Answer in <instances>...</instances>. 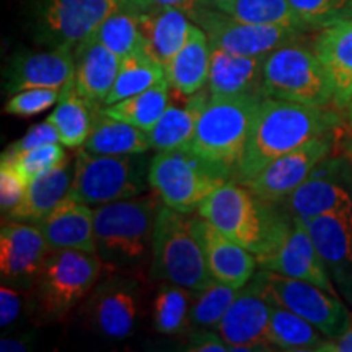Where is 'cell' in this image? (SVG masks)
Returning <instances> with one entry per match:
<instances>
[{"label": "cell", "mask_w": 352, "mask_h": 352, "mask_svg": "<svg viewBox=\"0 0 352 352\" xmlns=\"http://www.w3.org/2000/svg\"><path fill=\"white\" fill-rule=\"evenodd\" d=\"M331 124L323 108L264 96L254 113L236 182H248L276 158L328 134Z\"/></svg>", "instance_id": "6da1fadb"}, {"label": "cell", "mask_w": 352, "mask_h": 352, "mask_svg": "<svg viewBox=\"0 0 352 352\" xmlns=\"http://www.w3.org/2000/svg\"><path fill=\"white\" fill-rule=\"evenodd\" d=\"M263 98L209 100L197 121L188 148L227 182H236L254 113Z\"/></svg>", "instance_id": "7a4b0ae2"}, {"label": "cell", "mask_w": 352, "mask_h": 352, "mask_svg": "<svg viewBox=\"0 0 352 352\" xmlns=\"http://www.w3.org/2000/svg\"><path fill=\"white\" fill-rule=\"evenodd\" d=\"M160 204V197L153 192L94 209L96 253L107 266H135L152 254L153 226Z\"/></svg>", "instance_id": "3957f363"}, {"label": "cell", "mask_w": 352, "mask_h": 352, "mask_svg": "<svg viewBox=\"0 0 352 352\" xmlns=\"http://www.w3.org/2000/svg\"><path fill=\"white\" fill-rule=\"evenodd\" d=\"M151 267L155 279L178 284L192 292L214 283L192 230V217L164 202L158 208L153 226Z\"/></svg>", "instance_id": "277c9868"}, {"label": "cell", "mask_w": 352, "mask_h": 352, "mask_svg": "<svg viewBox=\"0 0 352 352\" xmlns=\"http://www.w3.org/2000/svg\"><path fill=\"white\" fill-rule=\"evenodd\" d=\"M151 160L144 153L98 155L80 147L74 160V178L67 197L98 208L140 196L147 189Z\"/></svg>", "instance_id": "5b68a950"}, {"label": "cell", "mask_w": 352, "mask_h": 352, "mask_svg": "<svg viewBox=\"0 0 352 352\" xmlns=\"http://www.w3.org/2000/svg\"><path fill=\"white\" fill-rule=\"evenodd\" d=\"M107 264L98 253L51 252L34 283V311L43 323L63 320L98 284Z\"/></svg>", "instance_id": "8992f818"}, {"label": "cell", "mask_w": 352, "mask_h": 352, "mask_svg": "<svg viewBox=\"0 0 352 352\" xmlns=\"http://www.w3.org/2000/svg\"><path fill=\"white\" fill-rule=\"evenodd\" d=\"M264 96L294 101L308 107L324 108L334 103L331 83L314 47L298 43H285L264 57Z\"/></svg>", "instance_id": "52a82bcc"}, {"label": "cell", "mask_w": 352, "mask_h": 352, "mask_svg": "<svg viewBox=\"0 0 352 352\" xmlns=\"http://www.w3.org/2000/svg\"><path fill=\"white\" fill-rule=\"evenodd\" d=\"M254 256L258 259V266L264 271L307 280L338 296L327 263L316 250L300 217L292 214L287 217L276 212L266 240Z\"/></svg>", "instance_id": "ba28073f"}, {"label": "cell", "mask_w": 352, "mask_h": 352, "mask_svg": "<svg viewBox=\"0 0 352 352\" xmlns=\"http://www.w3.org/2000/svg\"><path fill=\"white\" fill-rule=\"evenodd\" d=\"M272 204L254 196L245 184L228 179L201 202L196 212L235 243L258 254L277 212Z\"/></svg>", "instance_id": "9c48e42d"}, {"label": "cell", "mask_w": 352, "mask_h": 352, "mask_svg": "<svg viewBox=\"0 0 352 352\" xmlns=\"http://www.w3.org/2000/svg\"><path fill=\"white\" fill-rule=\"evenodd\" d=\"M222 176L189 148L157 152L148 168V186L171 209L191 214L201 202L226 183Z\"/></svg>", "instance_id": "30bf717a"}, {"label": "cell", "mask_w": 352, "mask_h": 352, "mask_svg": "<svg viewBox=\"0 0 352 352\" xmlns=\"http://www.w3.org/2000/svg\"><path fill=\"white\" fill-rule=\"evenodd\" d=\"M256 277L263 285L267 300L302 316L328 340L341 336L352 323V314L340 297L318 285L261 270Z\"/></svg>", "instance_id": "8fae6325"}, {"label": "cell", "mask_w": 352, "mask_h": 352, "mask_svg": "<svg viewBox=\"0 0 352 352\" xmlns=\"http://www.w3.org/2000/svg\"><path fill=\"white\" fill-rule=\"evenodd\" d=\"M127 0H38L34 36L50 47L76 50Z\"/></svg>", "instance_id": "7c38bea8"}, {"label": "cell", "mask_w": 352, "mask_h": 352, "mask_svg": "<svg viewBox=\"0 0 352 352\" xmlns=\"http://www.w3.org/2000/svg\"><path fill=\"white\" fill-rule=\"evenodd\" d=\"M189 19L204 30L210 47L236 56L266 57L283 44L298 39L303 33V30L290 26L246 23L219 8L199 3L189 13Z\"/></svg>", "instance_id": "4fadbf2b"}, {"label": "cell", "mask_w": 352, "mask_h": 352, "mask_svg": "<svg viewBox=\"0 0 352 352\" xmlns=\"http://www.w3.org/2000/svg\"><path fill=\"white\" fill-rule=\"evenodd\" d=\"M140 314V285L138 279L121 274L98 280L90 292L87 315L96 333L108 340L132 336Z\"/></svg>", "instance_id": "5bb4252c"}, {"label": "cell", "mask_w": 352, "mask_h": 352, "mask_svg": "<svg viewBox=\"0 0 352 352\" xmlns=\"http://www.w3.org/2000/svg\"><path fill=\"white\" fill-rule=\"evenodd\" d=\"M271 303L256 274L239 290L219 324L228 351H272L270 331Z\"/></svg>", "instance_id": "9a60e30c"}, {"label": "cell", "mask_w": 352, "mask_h": 352, "mask_svg": "<svg viewBox=\"0 0 352 352\" xmlns=\"http://www.w3.org/2000/svg\"><path fill=\"white\" fill-rule=\"evenodd\" d=\"M329 152H331V139L328 138V134L320 135L296 151L276 158L256 176L241 184H245L261 201H284L314 173V170L324 158H328Z\"/></svg>", "instance_id": "2e32d148"}, {"label": "cell", "mask_w": 352, "mask_h": 352, "mask_svg": "<svg viewBox=\"0 0 352 352\" xmlns=\"http://www.w3.org/2000/svg\"><path fill=\"white\" fill-rule=\"evenodd\" d=\"M38 223L7 220L0 230V272L3 284L32 287L51 254Z\"/></svg>", "instance_id": "e0dca14e"}, {"label": "cell", "mask_w": 352, "mask_h": 352, "mask_svg": "<svg viewBox=\"0 0 352 352\" xmlns=\"http://www.w3.org/2000/svg\"><path fill=\"white\" fill-rule=\"evenodd\" d=\"M76 74V57L70 47L50 51H23L8 60L3 90L13 95L28 88L60 90Z\"/></svg>", "instance_id": "ac0fdd59"}, {"label": "cell", "mask_w": 352, "mask_h": 352, "mask_svg": "<svg viewBox=\"0 0 352 352\" xmlns=\"http://www.w3.org/2000/svg\"><path fill=\"white\" fill-rule=\"evenodd\" d=\"M192 230L199 240L214 280L240 290L253 279L258 259L250 250L235 243L199 215L192 217Z\"/></svg>", "instance_id": "d6986e66"}, {"label": "cell", "mask_w": 352, "mask_h": 352, "mask_svg": "<svg viewBox=\"0 0 352 352\" xmlns=\"http://www.w3.org/2000/svg\"><path fill=\"white\" fill-rule=\"evenodd\" d=\"M314 51L331 83L334 104L347 108L352 101V19L320 28Z\"/></svg>", "instance_id": "ffe728a7"}, {"label": "cell", "mask_w": 352, "mask_h": 352, "mask_svg": "<svg viewBox=\"0 0 352 352\" xmlns=\"http://www.w3.org/2000/svg\"><path fill=\"white\" fill-rule=\"evenodd\" d=\"M38 227L52 252L76 250L96 253L95 212L91 206L64 197L46 217L39 220Z\"/></svg>", "instance_id": "44dd1931"}, {"label": "cell", "mask_w": 352, "mask_h": 352, "mask_svg": "<svg viewBox=\"0 0 352 352\" xmlns=\"http://www.w3.org/2000/svg\"><path fill=\"white\" fill-rule=\"evenodd\" d=\"M263 63L264 57L236 56L212 47L208 82L210 100L264 96Z\"/></svg>", "instance_id": "7402d4cb"}, {"label": "cell", "mask_w": 352, "mask_h": 352, "mask_svg": "<svg viewBox=\"0 0 352 352\" xmlns=\"http://www.w3.org/2000/svg\"><path fill=\"white\" fill-rule=\"evenodd\" d=\"M74 82L77 91L96 107H104V101L120 72L121 59L94 36L78 44L74 50Z\"/></svg>", "instance_id": "603a6c76"}, {"label": "cell", "mask_w": 352, "mask_h": 352, "mask_svg": "<svg viewBox=\"0 0 352 352\" xmlns=\"http://www.w3.org/2000/svg\"><path fill=\"white\" fill-rule=\"evenodd\" d=\"M178 95L179 98L176 103L173 98H170L168 108L157 124L147 132L151 147L158 152L188 148L195 135L197 121L210 100L208 87L195 95Z\"/></svg>", "instance_id": "cb8c5ba5"}, {"label": "cell", "mask_w": 352, "mask_h": 352, "mask_svg": "<svg viewBox=\"0 0 352 352\" xmlns=\"http://www.w3.org/2000/svg\"><path fill=\"white\" fill-rule=\"evenodd\" d=\"M145 51L166 69L186 43L192 20L179 8L138 12Z\"/></svg>", "instance_id": "d4e9b609"}, {"label": "cell", "mask_w": 352, "mask_h": 352, "mask_svg": "<svg viewBox=\"0 0 352 352\" xmlns=\"http://www.w3.org/2000/svg\"><path fill=\"white\" fill-rule=\"evenodd\" d=\"M210 52L212 47L208 34L192 21L186 43L165 69L171 90L182 95H195L208 87Z\"/></svg>", "instance_id": "484cf974"}, {"label": "cell", "mask_w": 352, "mask_h": 352, "mask_svg": "<svg viewBox=\"0 0 352 352\" xmlns=\"http://www.w3.org/2000/svg\"><path fill=\"white\" fill-rule=\"evenodd\" d=\"M287 210L296 217L310 219L352 209V196L342 184L316 168L292 195L284 199Z\"/></svg>", "instance_id": "4316f807"}, {"label": "cell", "mask_w": 352, "mask_h": 352, "mask_svg": "<svg viewBox=\"0 0 352 352\" xmlns=\"http://www.w3.org/2000/svg\"><path fill=\"white\" fill-rule=\"evenodd\" d=\"M72 178L74 168H70L69 160L57 168L34 178L33 182H30L26 195L20 204H16L10 212L3 215V222L13 220V222L38 223L64 197H67Z\"/></svg>", "instance_id": "83f0119b"}, {"label": "cell", "mask_w": 352, "mask_h": 352, "mask_svg": "<svg viewBox=\"0 0 352 352\" xmlns=\"http://www.w3.org/2000/svg\"><path fill=\"white\" fill-rule=\"evenodd\" d=\"M302 220L329 270L340 274L352 266V209Z\"/></svg>", "instance_id": "f1b7e54d"}, {"label": "cell", "mask_w": 352, "mask_h": 352, "mask_svg": "<svg viewBox=\"0 0 352 352\" xmlns=\"http://www.w3.org/2000/svg\"><path fill=\"white\" fill-rule=\"evenodd\" d=\"M100 108L103 107H96L78 94L72 77L60 88L59 100L54 111L47 116V121L52 122V126L59 132L60 144L64 147L80 148L90 135Z\"/></svg>", "instance_id": "f546056e"}, {"label": "cell", "mask_w": 352, "mask_h": 352, "mask_svg": "<svg viewBox=\"0 0 352 352\" xmlns=\"http://www.w3.org/2000/svg\"><path fill=\"white\" fill-rule=\"evenodd\" d=\"M83 148L98 155H134L145 153L152 147L147 132L111 118L100 108Z\"/></svg>", "instance_id": "4dcf8cb0"}, {"label": "cell", "mask_w": 352, "mask_h": 352, "mask_svg": "<svg viewBox=\"0 0 352 352\" xmlns=\"http://www.w3.org/2000/svg\"><path fill=\"white\" fill-rule=\"evenodd\" d=\"M170 98L171 87L168 80L164 78L145 91L103 107V111L111 118L129 122V124L148 132L168 108Z\"/></svg>", "instance_id": "1f68e13d"}, {"label": "cell", "mask_w": 352, "mask_h": 352, "mask_svg": "<svg viewBox=\"0 0 352 352\" xmlns=\"http://www.w3.org/2000/svg\"><path fill=\"white\" fill-rule=\"evenodd\" d=\"M267 338L271 346L280 351H318L327 340L314 324L276 303H271Z\"/></svg>", "instance_id": "d6a6232c"}, {"label": "cell", "mask_w": 352, "mask_h": 352, "mask_svg": "<svg viewBox=\"0 0 352 352\" xmlns=\"http://www.w3.org/2000/svg\"><path fill=\"white\" fill-rule=\"evenodd\" d=\"M166 78L165 67L158 64L147 51L139 50L132 54L121 59L120 72H118L116 82L109 91L104 107L118 103V101L129 98L132 95H138L145 91L160 80Z\"/></svg>", "instance_id": "836d02e7"}, {"label": "cell", "mask_w": 352, "mask_h": 352, "mask_svg": "<svg viewBox=\"0 0 352 352\" xmlns=\"http://www.w3.org/2000/svg\"><path fill=\"white\" fill-rule=\"evenodd\" d=\"M214 8L246 23L290 26L303 32L307 30L290 7L289 0H222Z\"/></svg>", "instance_id": "e575fe53"}, {"label": "cell", "mask_w": 352, "mask_h": 352, "mask_svg": "<svg viewBox=\"0 0 352 352\" xmlns=\"http://www.w3.org/2000/svg\"><path fill=\"white\" fill-rule=\"evenodd\" d=\"M91 36L98 39L101 44H104L120 59H124L132 52L144 50L139 13L134 8H131L129 3L111 13Z\"/></svg>", "instance_id": "d590c367"}, {"label": "cell", "mask_w": 352, "mask_h": 352, "mask_svg": "<svg viewBox=\"0 0 352 352\" xmlns=\"http://www.w3.org/2000/svg\"><path fill=\"white\" fill-rule=\"evenodd\" d=\"M188 290L173 283H164L158 287L152 311L153 327L158 333L175 336L186 329L191 308Z\"/></svg>", "instance_id": "8d00e7d4"}, {"label": "cell", "mask_w": 352, "mask_h": 352, "mask_svg": "<svg viewBox=\"0 0 352 352\" xmlns=\"http://www.w3.org/2000/svg\"><path fill=\"white\" fill-rule=\"evenodd\" d=\"M236 294L239 290L217 280L209 287L196 290L195 300L189 308V324L195 328H219Z\"/></svg>", "instance_id": "74e56055"}, {"label": "cell", "mask_w": 352, "mask_h": 352, "mask_svg": "<svg viewBox=\"0 0 352 352\" xmlns=\"http://www.w3.org/2000/svg\"><path fill=\"white\" fill-rule=\"evenodd\" d=\"M47 144L43 147L32 148V151L23 152H7L3 151L2 158L10 162L21 175L25 176L26 182H33L34 178L41 176L47 171L57 168L69 160L63 145Z\"/></svg>", "instance_id": "f35d334b"}, {"label": "cell", "mask_w": 352, "mask_h": 352, "mask_svg": "<svg viewBox=\"0 0 352 352\" xmlns=\"http://www.w3.org/2000/svg\"><path fill=\"white\" fill-rule=\"evenodd\" d=\"M307 30L347 19V0H289Z\"/></svg>", "instance_id": "ab89813d"}, {"label": "cell", "mask_w": 352, "mask_h": 352, "mask_svg": "<svg viewBox=\"0 0 352 352\" xmlns=\"http://www.w3.org/2000/svg\"><path fill=\"white\" fill-rule=\"evenodd\" d=\"M60 90L56 88H28L10 95L3 111L16 118H32L54 107Z\"/></svg>", "instance_id": "60d3db41"}, {"label": "cell", "mask_w": 352, "mask_h": 352, "mask_svg": "<svg viewBox=\"0 0 352 352\" xmlns=\"http://www.w3.org/2000/svg\"><path fill=\"white\" fill-rule=\"evenodd\" d=\"M28 182L6 158H0V209L2 215L20 204L28 189Z\"/></svg>", "instance_id": "b9f144b4"}, {"label": "cell", "mask_w": 352, "mask_h": 352, "mask_svg": "<svg viewBox=\"0 0 352 352\" xmlns=\"http://www.w3.org/2000/svg\"><path fill=\"white\" fill-rule=\"evenodd\" d=\"M60 142L59 139V132L52 122L50 121H43L39 124L30 127L28 132L23 135V138L13 142L12 145H8L6 148L7 152H23V151H32V148H38L43 147V145L47 144H57Z\"/></svg>", "instance_id": "7bdbcfd3"}, {"label": "cell", "mask_w": 352, "mask_h": 352, "mask_svg": "<svg viewBox=\"0 0 352 352\" xmlns=\"http://www.w3.org/2000/svg\"><path fill=\"white\" fill-rule=\"evenodd\" d=\"M23 311V297L19 287L2 284L0 289V327L10 328Z\"/></svg>", "instance_id": "ee69618b"}, {"label": "cell", "mask_w": 352, "mask_h": 352, "mask_svg": "<svg viewBox=\"0 0 352 352\" xmlns=\"http://www.w3.org/2000/svg\"><path fill=\"white\" fill-rule=\"evenodd\" d=\"M184 349L191 352H226L228 346L222 334L212 331V328H196L189 334Z\"/></svg>", "instance_id": "f6af8a7d"}, {"label": "cell", "mask_w": 352, "mask_h": 352, "mask_svg": "<svg viewBox=\"0 0 352 352\" xmlns=\"http://www.w3.org/2000/svg\"><path fill=\"white\" fill-rule=\"evenodd\" d=\"M127 3L135 12L158 10V8H179V10L186 12L189 15L192 8L197 6V0H127Z\"/></svg>", "instance_id": "bcb514c9"}, {"label": "cell", "mask_w": 352, "mask_h": 352, "mask_svg": "<svg viewBox=\"0 0 352 352\" xmlns=\"http://www.w3.org/2000/svg\"><path fill=\"white\" fill-rule=\"evenodd\" d=\"M318 352H352V323L341 336L333 338V340L327 338L318 347Z\"/></svg>", "instance_id": "7dc6e473"}, {"label": "cell", "mask_w": 352, "mask_h": 352, "mask_svg": "<svg viewBox=\"0 0 352 352\" xmlns=\"http://www.w3.org/2000/svg\"><path fill=\"white\" fill-rule=\"evenodd\" d=\"M28 346L30 342L25 341V340H20V338H3L2 341H0V349L3 352H10V351H28Z\"/></svg>", "instance_id": "c3c4849f"}, {"label": "cell", "mask_w": 352, "mask_h": 352, "mask_svg": "<svg viewBox=\"0 0 352 352\" xmlns=\"http://www.w3.org/2000/svg\"><path fill=\"white\" fill-rule=\"evenodd\" d=\"M219 2H222V0H197L199 6H206V7H215Z\"/></svg>", "instance_id": "681fc988"}, {"label": "cell", "mask_w": 352, "mask_h": 352, "mask_svg": "<svg viewBox=\"0 0 352 352\" xmlns=\"http://www.w3.org/2000/svg\"><path fill=\"white\" fill-rule=\"evenodd\" d=\"M347 19H352V0H347Z\"/></svg>", "instance_id": "f907efd6"}, {"label": "cell", "mask_w": 352, "mask_h": 352, "mask_svg": "<svg viewBox=\"0 0 352 352\" xmlns=\"http://www.w3.org/2000/svg\"><path fill=\"white\" fill-rule=\"evenodd\" d=\"M347 113H349V121H351V124H352V101L349 103V107H347Z\"/></svg>", "instance_id": "816d5d0a"}]
</instances>
